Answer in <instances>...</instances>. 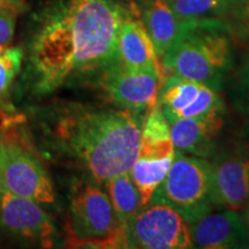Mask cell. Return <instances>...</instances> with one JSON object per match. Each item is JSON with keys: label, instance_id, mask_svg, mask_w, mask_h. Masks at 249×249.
<instances>
[{"label": "cell", "instance_id": "cell-20", "mask_svg": "<svg viewBox=\"0 0 249 249\" xmlns=\"http://www.w3.org/2000/svg\"><path fill=\"white\" fill-rule=\"evenodd\" d=\"M225 20L231 26L233 34L242 39L249 37V0H233Z\"/></svg>", "mask_w": 249, "mask_h": 249}, {"label": "cell", "instance_id": "cell-3", "mask_svg": "<svg viewBox=\"0 0 249 249\" xmlns=\"http://www.w3.org/2000/svg\"><path fill=\"white\" fill-rule=\"evenodd\" d=\"M233 35L225 18L182 21L178 37L160 59L164 76L178 75L220 91L234 66Z\"/></svg>", "mask_w": 249, "mask_h": 249}, {"label": "cell", "instance_id": "cell-22", "mask_svg": "<svg viewBox=\"0 0 249 249\" xmlns=\"http://www.w3.org/2000/svg\"><path fill=\"white\" fill-rule=\"evenodd\" d=\"M18 14L17 8H0V50L7 48L13 38Z\"/></svg>", "mask_w": 249, "mask_h": 249}, {"label": "cell", "instance_id": "cell-7", "mask_svg": "<svg viewBox=\"0 0 249 249\" xmlns=\"http://www.w3.org/2000/svg\"><path fill=\"white\" fill-rule=\"evenodd\" d=\"M0 189L42 205L55 202L54 188L39 158L12 136L0 138Z\"/></svg>", "mask_w": 249, "mask_h": 249}, {"label": "cell", "instance_id": "cell-1", "mask_svg": "<svg viewBox=\"0 0 249 249\" xmlns=\"http://www.w3.org/2000/svg\"><path fill=\"white\" fill-rule=\"evenodd\" d=\"M128 14L114 0H65L52 8L30 46L36 91L50 93L80 77H98L116 64Z\"/></svg>", "mask_w": 249, "mask_h": 249}, {"label": "cell", "instance_id": "cell-25", "mask_svg": "<svg viewBox=\"0 0 249 249\" xmlns=\"http://www.w3.org/2000/svg\"><path fill=\"white\" fill-rule=\"evenodd\" d=\"M238 213H240L242 220H244L245 225H246V227H247V230L249 232V205L247 208H245V209L238 211Z\"/></svg>", "mask_w": 249, "mask_h": 249}, {"label": "cell", "instance_id": "cell-19", "mask_svg": "<svg viewBox=\"0 0 249 249\" xmlns=\"http://www.w3.org/2000/svg\"><path fill=\"white\" fill-rule=\"evenodd\" d=\"M23 60V51L20 48L0 50V96L7 91L20 71Z\"/></svg>", "mask_w": 249, "mask_h": 249}, {"label": "cell", "instance_id": "cell-18", "mask_svg": "<svg viewBox=\"0 0 249 249\" xmlns=\"http://www.w3.org/2000/svg\"><path fill=\"white\" fill-rule=\"evenodd\" d=\"M181 21L200 18H225L233 0H167Z\"/></svg>", "mask_w": 249, "mask_h": 249}, {"label": "cell", "instance_id": "cell-10", "mask_svg": "<svg viewBox=\"0 0 249 249\" xmlns=\"http://www.w3.org/2000/svg\"><path fill=\"white\" fill-rule=\"evenodd\" d=\"M158 105L169 124L213 112H225L220 91L178 75L164 76L158 92Z\"/></svg>", "mask_w": 249, "mask_h": 249}, {"label": "cell", "instance_id": "cell-4", "mask_svg": "<svg viewBox=\"0 0 249 249\" xmlns=\"http://www.w3.org/2000/svg\"><path fill=\"white\" fill-rule=\"evenodd\" d=\"M87 178L73 183L70 195L71 242L79 247L127 248L126 227L119 222L107 191Z\"/></svg>", "mask_w": 249, "mask_h": 249}, {"label": "cell", "instance_id": "cell-2", "mask_svg": "<svg viewBox=\"0 0 249 249\" xmlns=\"http://www.w3.org/2000/svg\"><path fill=\"white\" fill-rule=\"evenodd\" d=\"M143 119L117 107L73 104L54 114L50 143L87 178L104 185L128 172L139 152Z\"/></svg>", "mask_w": 249, "mask_h": 249}, {"label": "cell", "instance_id": "cell-9", "mask_svg": "<svg viewBox=\"0 0 249 249\" xmlns=\"http://www.w3.org/2000/svg\"><path fill=\"white\" fill-rule=\"evenodd\" d=\"M97 79L113 107L142 116L157 105L163 76L155 71L129 70L117 61Z\"/></svg>", "mask_w": 249, "mask_h": 249}, {"label": "cell", "instance_id": "cell-24", "mask_svg": "<svg viewBox=\"0 0 249 249\" xmlns=\"http://www.w3.org/2000/svg\"><path fill=\"white\" fill-rule=\"evenodd\" d=\"M26 0H0V8H17L20 11Z\"/></svg>", "mask_w": 249, "mask_h": 249}, {"label": "cell", "instance_id": "cell-17", "mask_svg": "<svg viewBox=\"0 0 249 249\" xmlns=\"http://www.w3.org/2000/svg\"><path fill=\"white\" fill-rule=\"evenodd\" d=\"M104 185L118 219L126 227L142 209L141 196L135 183L129 172H124L108 179Z\"/></svg>", "mask_w": 249, "mask_h": 249}, {"label": "cell", "instance_id": "cell-16", "mask_svg": "<svg viewBox=\"0 0 249 249\" xmlns=\"http://www.w3.org/2000/svg\"><path fill=\"white\" fill-rule=\"evenodd\" d=\"M142 23L161 59L178 37L182 21L167 0H150L143 9Z\"/></svg>", "mask_w": 249, "mask_h": 249}, {"label": "cell", "instance_id": "cell-11", "mask_svg": "<svg viewBox=\"0 0 249 249\" xmlns=\"http://www.w3.org/2000/svg\"><path fill=\"white\" fill-rule=\"evenodd\" d=\"M213 200L217 209L240 211L249 205V151L220 152L211 163Z\"/></svg>", "mask_w": 249, "mask_h": 249}, {"label": "cell", "instance_id": "cell-5", "mask_svg": "<svg viewBox=\"0 0 249 249\" xmlns=\"http://www.w3.org/2000/svg\"><path fill=\"white\" fill-rule=\"evenodd\" d=\"M150 203H163L177 210L189 224L213 210L211 161L180 154L152 195Z\"/></svg>", "mask_w": 249, "mask_h": 249}, {"label": "cell", "instance_id": "cell-12", "mask_svg": "<svg viewBox=\"0 0 249 249\" xmlns=\"http://www.w3.org/2000/svg\"><path fill=\"white\" fill-rule=\"evenodd\" d=\"M0 225L18 238L51 245L55 226L42 204L0 189Z\"/></svg>", "mask_w": 249, "mask_h": 249}, {"label": "cell", "instance_id": "cell-21", "mask_svg": "<svg viewBox=\"0 0 249 249\" xmlns=\"http://www.w3.org/2000/svg\"><path fill=\"white\" fill-rule=\"evenodd\" d=\"M244 39L247 42V48L235 75V93L238 98L236 105H249V37Z\"/></svg>", "mask_w": 249, "mask_h": 249}, {"label": "cell", "instance_id": "cell-23", "mask_svg": "<svg viewBox=\"0 0 249 249\" xmlns=\"http://www.w3.org/2000/svg\"><path fill=\"white\" fill-rule=\"evenodd\" d=\"M240 107L241 113L244 114V124L241 128V136L246 142L249 143V105H236Z\"/></svg>", "mask_w": 249, "mask_h": 249}, {"label": "cell", "instance_id": "cell-14", "mask_svg": "<svg viewBox=\"0 0 249 249\" xmlns=\"http://www.w3.org/2000/svg\"><path fill=\"white\" fill-rule=\"evenodd\" d=\"M225 112L188 118L170 123L171 139L177 152L208 158L213 155L216 142L224 126Z\"/></svg>", "mask_w": 249, "mask_h": 249}, {"label": "cell", "instance_id": "cell-8", "mask_svg": "<svg viewBox=\"0 0 249 249\" xmlns=\"http://www.w3.org/2000/svg\"><path fill=\"white\" fill-rule=\"evenodd\" d=\"M127 248H193L191 224L173 208L149 203L126 226Z\"/></svg>", "mask_w": 249, "mask_h": 249}, {"label": "cell", "instance_id": "cell-13", "mask_svg": "<svg viewBox=\"0 0 249 249\" xmlns=\"http://www.w3.org/2000/svg\"><path fill=\"white\" fill-rule=\"evenodd\" d=\"M191 234L193 247L196 248H249V232L235 210L210 211L191 224Z\"/></svg>", "mask_w": 249, "mask_h": 249}, {"label": "cell", "instance_id": "cell-15", "mask_svg": "<svg viewBox=\"0 0 249 249\" xmlns=\"http://www.w3.org/2000/svg\"><path fill=\"white\" fill-rule=\"evenodd\" d=\"M118 61L123 66L135 71H149L164 79L163 66L142 21L132 14L127 15L119 35Z\"/></svg>", "mask_w": 249, "mask_h": 249}, {"label": "cell", "instance_id": "cell-6", "mask_svg": "<svg viewBox=\"0 0 249 249\" xmlns=\"http://www.w3.org/2000/svg\"><path fill=\"white\" fill-rule=\"evenodd\" d=\"M176 157L170 124L160 105L147 112L141 126L139 152L128 171L141 196L142 208L150 203Z\"/></svg>", "mask_w": 249, "mask_h": 249}]
</instances>
